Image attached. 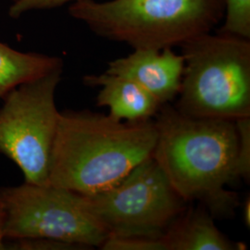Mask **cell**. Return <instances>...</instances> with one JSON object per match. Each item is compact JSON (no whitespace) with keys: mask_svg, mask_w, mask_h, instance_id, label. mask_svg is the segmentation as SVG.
<instances>
[{"mask_svg":"<svg viewBox=\"0 0 250 250\" xmlns=\"http://www.w3.org/2000/svg\"><path fill=\"white\" fill-rule=\"evenodd\" d=\"M155 125L153 159L187 203L202 202L213 217H230L238 197L225 187L236 181L238 137L235 124L197 118L163 105Z\"/></svg>","mask_w":250,"mask_h":250,"instance_id":"cell-1","label":"cell"},{"mask_svg":"<svg viewBox=\"0 0 250 250\" xmlns=\"http://www.w3.org/2000/svg\"><path fill=\"white\" fill-rule=\"evenodd\" d=\"M155 122L130 123L88 110L60 113L48 184L82 195L114 187L152 157Z\"/></svg>","mask_w":250,"mask_h":250,"instance_id":"cell-2","label":"cell"},{"mask_svg":"<svg viewBox=\"0 0 250 250\" xmlns=\"http://www.w3.org/2000/svg\"><path fill=\"white\" fill-rule=\"evenodd\" d=\"M69 13L108 40L163 49L210 33L224 19V0H80Z\"/></svg>","mask_w":250,"mask_h":250,"instance_id":"cell-3","label":"cell"},{"mask_svg":"<svg viewBox=\"0 0 250 250\" xmlns=\"http://www.w3.org/2000/svg\"><path fill=\"white\" fill-rule=\"evenodd\" d=\"M181 46L185 67L175 108L197 118L250 117V39L206 33Z\"/></svg>","mask_w":250,"mask_h":250,"instance_id":"cell-4","label":"cell"},{"mask_svg":"<svg viewBox=\"0 0 250 250\" xmlns=\"http://www.w3.org/2000/svg\"><path fill=\"white\" fill-rule=\"evenodd\" d=\"M62 74V69H58L19 85L2 99L0 154L18 166L26 183L49 185L50 156L61 113L55 95Z\"/></svg>","mask_w":250,"mask_h":250,"instance_id":"cell-5","label":"cell"},{"mask_svg":"<svg viewBox=\"0 0 250 250\" xmlns=\"http://www.w3.org/2000/svg\"><path fill=\"white\" fill-rule=\"evenodd\" d=\"M6 209V240L47 238L100 248L108 236L90 212L83 195L51 185L24 182L0 188Z\"/></svg>","mask_w":250,"mask_h":250,"instance_id":"cell-6","label":"cell"},{"mask_svg":"<svg viewBox=\"0 0 250 250\" xmlns=\"http://www.w3.org/2000/svg\"><path fill=\"white\" fill-rule=\"evenodd\" d=\"M83 197L90 212L114 236L161 237L188 204L153 157L114 187Z\"/></svg>","mask_w":250,"mask_h":250,"instance_id":"cell-7","label":"cell"},{"mask_svg":"<svg viewBox=\"0 0 250 250\" xmlns=\"http://www.w3.org/2000/svg\"><path fill=\"white\" fill-rule=\"evenodd\" d=\"M184 67V56L170 47L137 48L109 62L106 72L133 81L163 106L178 96Z\"/></svg>","mask_w":250,"mask_h":250,"instance_id":"cell-8","label":"cell"},{"mask_svg":"<svg viewBox=\"0 0 250 250\" xmlns=\"http://www.w3.org/2000/svg\"><path fill=\"white\" fill-rule=\"evenodd\" d=\"M85 85L100 87L97 96L99 107H108V115L130 123L150 121L161 105L146 90L133 81L105 72L90 74L83 78Z\"/></svg>","mask_w":250,"mask_h":250,"instance_id":"cell-9","label":"cell"},{"mask_svg":"<svg viewBox=\"0 0 250 250\" xmlns=\"http://www.w3.org/2000/svg\"><path fill=\"white\" fill-rule=\"evenodd\" d=\"M167 250H240L244 245L230 240L215 225L203 208H186L162 235Z\"/></svg>","mask_w":250,"mask_h":250,"instance_id":"cell-10","label":"cell"},{"mask_svg":"<svg viewBox=\"0 0 250 250\" xmlns=\"http://www.w3.org/2000/svg\"><path fill=\"white\" fill-rule=\"evenodd\" d=\"M62 68L61 58L21 52L0 42V99L24 83Z\"/></svg>","mask_w":250,"mask_h":250,"instance_id":"cell-11","label":"cell"},{"mask_svg":"<svg viewBox=\"0 0 250 250\" xmlns=\"http://www.w3.org/2000/svg\"><path fill=\"white\" fill-rule=\"evenodd\" d=\"M223 21L219 33L250 39V0H224Z\"/></svg>","mask_w":250,"mask_h":250,"instance_id":"cell-12","label":"cell"},{"mask_svg":"<svg viewBox=\"0 0 250 250\" xmlns=\"http://www.w3.org/2000/svg\"><path fill=\"white\" fill-rule=\"evenodd\" d=\"M238 143L234 175L236 180L250 179V117H245L234 121Z\"/></svg>","mask_w":250,"mask_h":250,"instance_id":"cell-13","label":"cell"},{"mask_svg":"<svg viewBox=\"0 0 250 250\" xmlns=\"http://www.w3.org/2000/svg\"><path fill=\"white\" fill-rule=\"evenodd\" d=\"M103 250H167L161 237L145 235H108L99 248Z\"/></svg>","mask_w":250,"mask_h":250,"instance_id":"cell-14","label":"cell"},{"mask_svg":"<svg viewBox=\"0 0 250 250\" xmlns=\"http://www.w3.org/2000/svg\"><path fill=\"white\" fill-rule=\"evenodd\" d=\"M7 250H85L84 247L68 242L47 238H21L7 240Z\"/></svg>","mask_w":250,"mask_h":250,"instance_id":"cell-15","label":"cell"},{"mask_svg":"<svg viewBox=\"0 0 250 250\" xmlns=\"http://www.w3.org/2000/svg\"><path fill=\"white\" fill-rule=\"evenodd\" d=\"M77 1L80 0H16L9 8V15L11 18L17 19L29 11L54 9Z\"/></svg>","mask_w":250,"mask_h":250,"instance_id":"cell-16","label":"cell"},{"mask_svg":"<svg viewBox=\"0 0 250 250\" xmlns=\"http://www.w3.org/2000/svg\"><path fill=\"white\" fill-rule=\"evenodd\" d=\"M6 209L0 198V250H7L6 236H5V226H6Z\"/></svg>","mask_w":250,"mask_h":250,"instance_id":"cell-17","label":"cell"},{"mask_svg":"<svg viewBox=\"0 0 250 250\" xmlns=\"http://www.w3.org/2000/svg\"><path fill=\"white\" fill-rule=\"evenodd\" d=\"M243 215H244V222L245 224L250 227V197L246 199L244 203V208H243Z\"/></svg>","mask_w":250,"mask_h":250,"instance_id":"cell-18","label":"cell"},{"mask_svg":"<svg viewBox=\"0 0 250 250\" xmlns=\"http://www.w3.org/2000/svg\"><path fill=\"white\" fill-rule=\"evenodd\" d=\"M14 1H16V0H12V2H14Z\"/></svg>","mask_w":250,"mask_h":250,"instance_id":"cell-19","label":"cell"}]
</instances>
